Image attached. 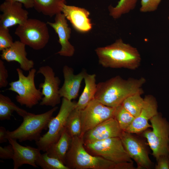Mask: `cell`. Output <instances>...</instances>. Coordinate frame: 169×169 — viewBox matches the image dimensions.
Returning <instances> with one entry per match:
<instances>
[{"label":"cell","instance_id":"28","mask_svg":"<svg viewBox=\"0 0 169 169\" xmlns=\"http://www.w3.org/2000/svg\"><path fill=\"white\" fill-rule=\"evenodd\" d=\"M113 117L121 129L124 131L130 126L135 118L122 104L115 107Z\"/></svg>","mask_w":169,"mask_h":169},{"label":"cell","instance_id":"29","mask_svg":"<svg viewBox=\"0 0 169 169\" xmlns=\"http://www.w3.org/2000/svg\"><path fill=\"white\" fill-rule=\"evenodd\" d=\"M36 164L43 169H69L59 159L49 156L46 152L43 154H40Z\"/></svg>","mask_w":169,"mask_h":169},{"label":"cell","instance_id":"19","mask_svg":"<svg viewBox=\"0 0 169 169\" xmlns=\"http://www.w3.org/2000/svg\"><path fill=\"white\" fill-rule=\"evenodd\" d=\"M13 146L14 151L13 161V169H18L23 164H28L35 167H38L36 161L40 154V150L30 146H23L19 144L17 140L8 139Z\"/></svg>","mask_w":169,"mask_h":169},{"label":"cell","instance_id":"5","mask_svg":"<svg viewBox=\"0 0 169 169\" xmlns=\"http://www.w3.org/2000/svg\"><path fill=\"white\" fill-rule=\"evenodd\" d=\"M18 79L9 83L8 90L17 94L15 98L21 105H25L31 108L38 104L41 100L43 95L40 89L35 86L34 78L36 69L33 68L29 71L27 76L23 73V70L16 69Z\"/></svg>","mask_w":169,"mask_h":169},{"label":"cell","instance_id":"10","mask_svg":"<svg viewBox=\"0 0 169 169\" xmlns=\"http://www.w3.org/2000/svg\"><path fill=\"white\" fill-rule=\"evenodd\" d=\"M126 152L136 163L137 169H150L153 163L149 156L146 143L132 133L123 131L120 137Z\"/></svg>","mask_w":169,"mask_h":169},{"label":"cell","instance_id":"21","mask_svg":"<svg viewBox=\"0 0 169 169\" xmlns=\"http://www.w3.org/2000/svg\"><path fill=\"white\" fill-rule=\"evenodd\" d=\"M72 138L64 128L58 140L50 146L46 152L49 156L58 158L65 164V157L70 147Z\"/></svg>","mask_w":169,"mask_h":169},{"label":"cell","instance_id":"33","mask_svg":"<svg viewBox=\"0 0 169 169\" xmlns=\"http://www.w3.org/2000/svg\"><path fill=\"white\" fill-rule=\"evenodd\" d=\"M14 151L12 146L10 144L3 147L0 146V158L2 159H13Z\"/></svg>","mask_w":169,"mask_h":169},{"label":"cell","instance_id":"11","mask_svg":"<svg viewBox=\"0 0 169 169\" xmlns=\"http://www.w3.org/2000/svg\"><path fill=\"white\" fill-rule=\"evenodd\" d=\"M115 107L105 105L95 99L81 110L82 137L86 132L99 124L113 117Z\"/></svg>","mask_w":169,"mask_h":169},{"label":"cell","instance_id":"24","mask_svg":"<svg viewBox=\"0 0 169 169\" xmlns=\"http://www.w3.org/2000/svg\"><path fill=\"white\" fill-rule=\"evenodd\" d=\"M23 117L28 112L17 106L8 97L0 94V120H10L13 111Z\"/></svg>","mask_w":169,"mask_h":169},{"label":"cell","instance_id":"1","mask_svg":"<svg viewBox=\"0 0 169 169\" xmlns=\"http://www.w3.org/2000/svg\"><path fill=\"white\" fill-rule=\"evenodd\" d=\"M145 82L143 77L126 79L116 76L97 84L95 99L105 105L115 108L132 95L142 94V87Z\"/></svg>","mask_w":169,"mask_h":169},{"label":"cell","instance_id":"22","mask_svg":"<svg viewBox=\"0 0 169 169\" xmlns=\"http://www.w3.org/2000/svg\"><path fill=\"white\" fill-rule=\"evenodd\" d=\"M96 75L86 73L84 78L85 86L75 108L79 110L84 109L95 98L97 89Z\"/></svg>","mask_w":169,"mask_h":169},{"label":"cell","instance_id":"3","mask_svg":"<svg viewBox=\"0 0 169 169\" xmlns=\"http://www.w3.org/2000/svg\"><path fill=\"white\" fill-rule=\"evenodd\" d=\"M65 164L74 169H134L133 162L117 163L93 155L85 149L82 137L72 138L65 157Z\"/></svg>","mask_w":169,"mask_h":169},{"label":"cell","instance_id":"18","mask_svg":"<svg viewBox=\"0 0 169 169\" xmlns=\"http://www.w3.org/2000/svg\"><path fill=\"white\" fill-rule=\"evenodd\" d=\"M64 82L59 90L61 97L72 100L78 96L81 84L86 73L83 70L77 74L74 73L73 69L67 65H65L63 69Z\"/></svg>","mask_w":169,"mask_h":169},{"label":"cell","instance_id":"30","mask_svg":"<svg viewBox=\"0 0 169 169\" xmlns=\"http://www.w3.org/2000/svg\"><path fill=\"white\" fill-rule=\"evenodd\" d=\"M13 42L8 28L0 27V50L9 48Z\"/></svg>","mask_w":169,"mask_h":169},{"label":"cell","instance_id":"2","mask_svg":"<svg viewBox=\"0 0 169 169\" xmlns=\"http://www.w3.org/2000/svg\"><path fill=\"white\" fill-rule=\"evenodd\" d=\"M99 64L105 68L135 70L140 66L141 58L138 50L119 38L109 45L95 50Z\"/></svg>","mask_w":169,"mask_h":169},{"label":"cell","instance_id":"8","mask_svg":"<svg viewBox=\"0 0 169 169\" xmlns=\"http://www.w3.org/2000/svg\"><path fill=\"white\" fill-rule=\"evenodd\" d=\"M76 103L63 98L58 114L52 117L49 122L48 131L35 142L40 151L46 152L50 146L58 140L65 127L68 117L75 108Z\"/></svg>","mask_w":169,"mask_h":169},{"label":"cell","instance_id":"13","mask_svg":"<svg viewBox=\"0 0 169 169\" xmlns=\"http://www.w3.org/2000/svg\"><path fill=\"white\" fill-rule=\"evenodd\" d=\"M54 30L59 37V43L61 48L56 53L60 56L70 57L75 52L74 47L70 43L71 29L69 27L67 19L62 13H59L55 15L54 22H47Z\"/></svg>","mask_w":169,"mask_h":169},{"label":"cell","instance_id":"17","mask_svg":"<svg viewBox=\"0 0 169 169\" xmlns=\"http://www.w3.org/2000/svg\"><path fill=\"white\" fill-rule=\"evenodd\" d=\"M61 13L77 31L85 33L92 29V24L89 18L90 13L85 8L64 4Z\"/></svg>","mask_w":169,"mask_h":169},{"label":"cell","instance_id":"14","mask_svg":"<svg viewBox=\"0 0 169 169\" xmlns=\"http://www.w3.org/2000/svg\"><path fill=\"white\" fill-rule=\"evenodd\" d=\"M144 100V103L139 114L135 117L125 132L138 134L151 127L149 121L158 113L157 103L155 98L151 95H146Z\"/></svg>","mask_w":169,"mask_h":169},{"label":"cell","instance_id":"6","mask_svg":"<svg viewBox=\"0 0 169 169\" xmlns=\"http://www.w3.org/2000/svg\"><path fill=\"white\" fill-rule=\"evenodd\" d=\"M152 130L147 129L142 133L156 160L160 156L167 155L169 144V122L158 113L150 120Z\"/></svg>","mask_w":169,"mask_h":169},{"label":"cell","instance_id":"25","mask_svg":"<svg viewBox=\"0 0 169 169\" xmlns=\"http://www.w3.org/2000/svg\"><path fill=\"white\" fill-rule=\"evenodd\" d=\"M81 110L75 108L70 112L67 120L65 128L72 137L81 136Z\"/></svg>","mask_w":169,"mask_h":169},{"label":"cell","instance_id":"12","mask_svg":"<svg viewBox=\"0 0 169 169\" xmlns=\"http://www.w3.org/2000/svg\"><path fill=\"white\" fill-rule=\"evenodd\" d=\"M37 74H41L44 77L43 83L39 85L42 89L41 92L44 96L40 103L41 105L49 106L53 107L59 104L61 96L59 94V86L60 80L56 76L53 69L46 65L39 68Z\"/></svg>","mask_w":169,"mask_h":169},{"label":"cell","instance_id":"38","mask_svg":"<svg viewBox=\"0 0 169 169\" xmlns=\"http://www.w3.org/2000/svg\"><path fill=\"white\" fill-rule=\"evenodd\" d=\"M168 19H169V16L168 17Z\"/></svg>","mask_w":169,"mask_h":169},{"label":"cell","instance_id":"9","mask_svg":"<svg viewBox=\"0 0 169 169\" xmlns=\"http://www.w3.org/2000/svg\"><path fill=\"white\" fill-rule=\"evenodd\" d=\"M84 145L94 155L108 161L117 163L133 162L120 137L84 143Z\"/></svg>","mask_w":169,"mask_h":169},{"label":"cell","instance_id":"15","mask_svg":"<svg viewBox=\"0 0 169 169\" xmlns=\"http://www.w3.org/2000/svg\"><path fill=\"white\" fill-rule=\"evenodd\" d=\"M122 131L116 120L111 117L88 131L82 137L84 143L91 142L120 137Z\"/></svg>","mask_w":169,"mask_h":169},{"label":"cell","instance_id":"36","mask_svg":"<svg viewBox=\"0 0 169 169\" xmlns=\"http://www.w3.org/2000/svg\"><path fill=\"white\" fill-rule=\"evenodd\" d=\"M7 130L3 126L0 127V143L6 142L8 139L6 138Z\"/></svg>","mask_w":169,"mask_h":169},{"label":"cell","instance_id":"23","mask_svg":"<svg viewBox=\"0 0 169 169\" xmlns=\"http://www.w3.org/2000/svg\"><path fill=\"white\" fill-rule=\"evenodd\" d=\"M33 8L38 12L52 17L61 13L65 0H33Z\"/></svg>","mask_w":169,"mask_h":169},{"label":"cell","instance_id":"7","mask_svg":"<svg viewBox=\"0 0 169 169\" xmlns=\"http://www.w3.org/2000/svg\"><path fill=\"white\" fill-rule=\"evenodd\" d=\"M47 24L38 19L28 18L18 25L15 34L26 45L34 50H40L46 46L49 39Z\"/></svg>","mask_w":169,"mask_h":169},{"label":"cell","instance_id":"34","mask_svg":"<svg viewBox=\"0 0 169 169\" xmlns=\"http://www.w3.org/2000/svg\"><path fill=\"white\" fill-rule=\"evenodd\" d=\"M156 160L155 169H169V158L167 155L161 156Z\"/></svg>","mask_w":169,"mask_h":169},{"label":"cell","instance_id":"31","mask_svg":"<svg viewBox=\"0 0 169 169\" xmlns=\"http://www.w3.org/2000/svg\"><path fill=\"white\" fill-rule=\"evenodd\" d=\"M162 0H141L140 11L142 13L156 11Z\"/></svg>","mask_w":169,"mask_h":169},{"label":"cell","instance_id":"4","mask_svg":"<svg viewBox=\"0 0 169 169\" xmlns=\"http://www.w3.org/2000/svg\"><path fill=\"white\" fill-rule=\"evenodd\" d=\"M58 108L56 106L39 114L28 112L23 117V121L17 129L12 131H7V138L18 140L20 142L26 141H37L41 136L43 130L48 129L52 115Z\"/></svg>","mask_w":169,"mask_h":169},{"label":"cell","instance_id":"27","mask_svg":"<svg viewBox=\"0 0 169 169\" xmlns=\"http://www.w3.org/2000/svg\"><path fill=\"white\" fill-rule=\"evenodd\" d=\"M141 95L136 93L132 95L125 99L122 104L135 117L139 115L144 103V98L141 97Z\"/></svg>","mask_w":169,"mask_h":169},{"label":"cell","instance_id":"35","mask_svg":"<svg viewBox=\"0 0 169 169\" xmlns=\"http://www.w3.org/2000/svg\"><path fill=\"white\" fill-rule=\"evenodd\" d=\"M5 1L9 2H19L22 3L26 8H30L33 7V0H5Z\"/></svg>","mask_w":169,"mask_h":169},{"label":"cell","instance_id":"16","mask_svg":"<svg viewBox=\"0 0 169 169\" xmlns=\"http://www.w3.org/2000/svg\"><path fill=\"white\" fill-rule=\"evenodd\" d=\"M19 2L5 1L0 5L2 13L0 15V27L8 28L22 24L28 18V13Z\"/></svg>","mask_w":169,"mask_h":169},{"label":"cell","instance_id":"32","mask_svg":"<svg viewBox=\"0 0 169 169\" xmlns=\"http://www.w3.org/2000/svg\"><path fill=\"white\" fill-rule=\"evenodd\" d=\"M8 73L3 60L0 59V88L6 87L8 84Z\"/></svg>","mask_w":169,"mask_h":169},{"label":"cell","instance_id":"26","mask_svg":"<svg viewBox=\"0 0 169 169\" xmlns=\"http://www.w3.org/2000/svg\"><path fill=\"white\" fill-rule=\"evenodd\" d=\"M137 0H119L115 7H108L109 15L115 19H117L123 15L128 13L135 7Z\"/></svg>","mask_w":169,"mask_h":169},{"label":"cell","instance_id":"20","mask_svg":"<svg viewBox=\"0 0 169 169\" xmlns=\"http://www.w3.org/2000/svg\"><path fill=\"white\" fill-rule=\"evenodd\" d=\"M25 46L20 41H15L10 47L2 51L1 59L8 62H17L22 69L29 71L33 68L34 62L27 58Z\"/></svg>","mask_w":169,"mask_h":169},{"label":"cell","instance_id":"37","mask_svg":"<svg viewBox=\"0 0 169 169\" xmlns=\"http://www.w3.org/2000/svg\"><path fill=\"white\" fill-rule=\"evenodd\" d=\"M169 158V144L168 146V154H167Z\"/></svg>","mask_w":169,"mask_h":169}]
</instances>
